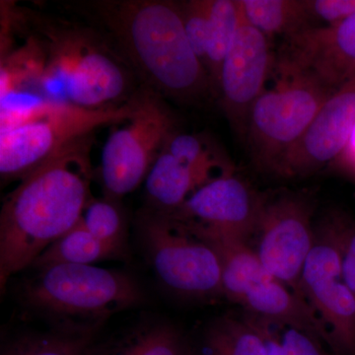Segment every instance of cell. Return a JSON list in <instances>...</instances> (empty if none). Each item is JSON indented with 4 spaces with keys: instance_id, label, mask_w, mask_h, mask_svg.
Segmentation results:
<instances>
[{
    "instance_id": "cell-21",
    "label": "cell",
    "mask_w": 355,
    "mask_h": 355,
    "mask_svg": "<svg viewBox=\"0 0 355 355\" xmlns=\"http://www.w3.org/2000/svg\"><path fill=\"white\" fill-rule=\"evenodd\" d=\"M248 22L266 38L291 36L305 28L311 18L307 0H239Z\"/></svg>"
},
{
    "instance_id": "cell-14",
    "label": "cell",
    "mask_w": 355,
    "mask_h": 355,
    "mask_svg": "<svg viewBox=\"0 0 355 355\" xmlns=\"http://www.w3.org/2000/svg\"><path fill=\"white\" fill-rule=\"evenodd\" d=\"M241 305L254 316L306 331L329 345L326 328L310 303L275 277L252 287Z\"/></svg>"
},
{
    "instance_id": "cell-5",
    "label": "cell",
    "mask_w": 355,
    "mask_h": 355,
    "mask_svg": "<svg viewBox=\"0 0 355 355\" xmlns=\"http://www.w3.org/2000/svg\"><path fill=\"white\" fill-rule=\"evenodd\" d=\"M137 234L161 284L188 298L222 293L221 263L214 248L162 212L144 209L137 218Z\"/></svg>"
},
{
    "instance_id": "cell-9",
    "label": "cell",
    "mask_w": 355,
    "mask_h": 355,
    "mask_svg": "<svg viewBox=\"0 0 355 355\" xmlns=\"http://www.w3.org/2000/svg\"><path fill=\"white\" fill-rule=\"evenodd\" d=\"M312 216L311 202L297 195L263 200L254 233V251L266 270L299 295L301 273L314 240Z\"/></svg>"
},
{
    "instance_id": "cell-30",
    "label": "cell",
    "mask_w": 355,
    "mask_h": 355,
    "mask_svg": "<svg viewBox=\"0 0 355 355\" xmlns=\"http://www.w3.org/2000/svg\"><path fill=\"white\" fill-rule=\"evenodd\" d=\"M311 17L336 24L355 13V0H307Z\"/></svg>"
},
{
    "instance_id": "cell-12",
    "label": "cell",
    "mask_w": 355,
    "mask_h": 355,
    "mask_svg": "<svg viewBox=\"0 0 355 355\" xmlns=\"http://www.w3.org/2000/svg\"><path fill=\"white\" fill-rule=\"evenodd\" d=\"M270 67L268 38L248 22L240 6L239 24L222 65L217 95L236 132H247L250 112L265 91Z\"/></svg>"
},
{
    "instance_id": "cell-11",
    "label": "cell",
    "mask_w": 355,
    "mask_h": 355,
    "mask_svg": "<svg viewBox=\"0 0 355 355\" xmlns=\"http://www.w3.org/2000/svg\"><path fill=\"white\" fill-rule=\"evenodd\" d=\"M279 73H302L336 91L355 76V13L334 25L286 37Z\"/></svg>"
},
{
    "instance_id": "cell-19",
    "label": "cell",
    "mask_w": 355,
    "mask_h": 355,
    "mask_svg": "<svg viewBox=\"0 0 355 355\" xmlns=\"http://www.w3.org/2000/svg\"><path fill=\"white\" fill-rule=\"evenodd\" d=\"M100 329L55 326L44 333H25L2 345L0 355H89Z\"/></svg>"
},
{
    "instance_id": "cell-24",
    "label": "cell",
    "mask_w": 355,
    "mask_h": 355,
    "mask_svg": "<svg viewBox=\"0 0 355 355\" xmlns=\"http://www.w3.org/2000/svg\"><path fill=\"white\" fill-rule=\"evenodd\" d=\"M195 355H265L263 340L250 320L224 317L203 334Z\"/></svg>"
},
{
    "instance_id": "cell-25",
    "label": "cell",
    "mask_w": 355,
    "mask_h": 355,
    "mask_svg": "<svg viewBox=\"0 0 355 355\" xmlns=\"http://www.w3.org/2000/svg\"><path fill=\"white\" fill-rule=\"evenodd\" d=\"M96 239L110 248L119 259L128 254V224L118 200L109 197L91 198L80 219Z\"/></svg>"
},
{
    "instance_id": "cell-23",
    "label": "cell",
    "mask_w": 355,
    "mask_h": 355,
    "mask_svg": "<svg viewBox=\"0 0 355 355\" xmlns=\"http://www.w3.org/2000/svg\"><path fill=\"white\" fill-rule=\"evenodd\" d=\"M109 259L119 258L79 221L76 227L46 248L31 266L40 270L57 265H93Z\"/></svg>"
},
{
    "instance_id": "cell-26",
    "label": "cell",
    "mask_w": 355,
    "mask_h": 355,
    "mask_svg": "<svg viewBox=\"0 0 355 355\" xmlns=\"http://www.w3.org/2000/svg\"><path fill=\"white\" fill-rule=\"evenodd\" d=\"M163 151L171 154L184 164L211 173L217 177L233 171L231 165L219 153L216 147L212 146L207 139H202L200 135L177 130L168 139Z\"/></svg>"
},
{
    "instance_id": "cell-29",
    "label": "cell",
    "mask_w": 355,
    "mask_h": 355,
    "mask_svg": "<svg viewBox=\"0 0 355 355\" xmlns=\"http://www.w3.org/2000/svg\"><path fill=\"white\" fill-rule=\"evenodd\" d=\"M275 324L282 345L289 355H331L324 352L321 340L306 331L292 327Z\"/></svg>"
},
{
    "instance_id": "cell-13",
    "label": "cell",
    "mask_w": 355,
    "mask_h": 355,
    "mask_svg": "<svg viewBox=\"0 0 355 355\" xmlns=\"http://www.w3.org/2000/svg\"><path fill=\"white\" fill-rule=\"evenodd\" d=\"M355 128V76L324 103L309 127L282 158L277 173L305 176L321 169L349 147Z\"/></svg>"
},
{
    "instance_id": "cell-17",
    "label": "cell",
    "mask_w": 355,
    "mask_h": 355,
    "mask_svg": "<svg viewBox=\"0 0 355 355\" xmlns=\"http://www.w3.org/2000/svg\"><path fill=\"white\" fill-rule=\"evenodd\" d=\"M303 296L324 324L335 355H355V298L343 277L310 287Z\"/></svg>"
},
{
    "instance_id": "cell-22",
    "label": "cell",
    "mask_w": 355,
    "mask_h": 355,
    "mask_svg": "<svg viewBox=\"0 0 355 355\" xmlns=\"http://www.w3.org/2000/svg\"><path fill=\"white\" fill-rule=\"evenodd\" d=\"M240 19L239 0H209V40L205 70L212 94L218 95L222 65L234 41Z\"/></svg>"
},
{
    "instance_id": "cell-28",
    "label": "cell",
    "mask_w": 355,
    "mask_h": 355,
    "mask_svg": "<svg viewBox=\"0 0 355 355\" xmlns=\"http://www.w3.org/2000/svg\"><path fill=\"white\" fill-rule=\"evenodd\" d=\"M342 243L343 279L355 298V223L336 212Z\"/></svg>"
},
{
    "instance_id": "cell-8",
    "label": "cell",
    "mask_w": 355,
    "mask_h": 355,
    "mask_svg": "<svg viewBox=\"0 0 355 355\" xmlns=\"http://www.w3.org/2000/svg\"><path fill=\"white\" fill-rule=\"evenodd\" d=\"M279 74L277 86L252 107L246 132L256 160L275 172L335 92L306 74Z\"/></svg>"
},
{
    "instance_id": "cell-2",
    "label": "cell",
    "mask_w": 355,
    "mask_h": 355,
    "mask_svg": "<svg viewBox=\"0 0 355 355\" xmlns=\"http://www.w3.org/2000/svg\"><path fill=\"white\" fill-rule=\"evenodd\" d=\"M80 6L140 86L182 103L212 94L209 74L187 39L178 2L97 0Z\"/></svg>"
},
{
    "instance_id": "cell-10",
    "label": "cell",
    "mask_w": 355,
    "mask_h": 355,
    "mask_svg": "<svg viewBox=\"0 0 355 355\" xmlns=\"http://www.w3.org/2000/svg\"><path fill=\"white\" fill-rule=\"evenodd\" d=\"M263 200L234 172L205 184L167 216L196 234H211L248 241L256 233Z\"/></svg>"
},
{
    "instance_id": "cell-1",
    "label": "cell",
    "mask_w": 355,
    "mask_h": 355,
    "mask_svg": "<svg viewBox=\"0 0 355 355\" xmlns=\"http://www.w3.org/2000/svg\"><path fill=\"white\" fill-rule=\"evenodd\" d=\"M92 135H86L23 178L0 212V291L76 227L89 200Z\"/></svg>"
},
{
    "instance_id": "cell-6",
    "label": "cell",
    "mask_w": 355,
    "mask_h": 355,
    "mask_svg": "<svg viewBox=\"0 0 355 355\" xmlns=\"http://www.w3.org/2000/svg\"><path fill=\"white\" fill-rule=\"evenodd\" d=\"M139 90L130 101L106 109L60 104L38 120L0 135V174L4 182L22 180L72 142L96 128L132 118Z\"/></svg>"
},
{
    "instance_id": "cell-32",
    "label": "cell",
    "mask_w": 355,
    "mask_h": 355,
    "mask_svg": "<svg viewBox=\"0 0 355 355\" xmlns=\"http://www.w3.org/2000/svg\"><path fill=\"white\" fill-rule=\"evenodd\" d=\"M349 147L350 148V151H352V153L354 154V155H352V158H354L355 160V128L354 133H352V139H350Z\"/></svg>"
},
{
    "instance_id": "cell-7",
    "label": "cell",
    "mask_w": 355,
    "mask_h": 355,
    "mask_svg": "<svg viewBox=\"0 0 355 355\" xmlns=\"http://www.w3.org/2000/svg\"><path fill=\"white\" fill-rule=\"evenodd\" d=\"M176 127L162 96L139 86L137 111L123 127L114 128L103 147L100 173L105 197L119 200L144 183Z\"/></svg>"
},
{
    "instance_id": "cell-16",
    "label": "cell",
    "mask_w": 355,
    "mask_h": 355,
    "mask_svg": "<svg viewBox=\"0 0 355 355\" xmlns=\"http://www.w3.org/2000/svg\"><path fill=\"white\" fill-rule=\"evenodd\" d=\"M216 178L211 173L184 164L163 151L144 181L146 209L162 214L174 211Z\"/></svg>"
},
{
    "instance_id": "cell-3",
    "label": "cell",
    "mask_w": 355,
    "mask_h": 355,
    "mask_svg": "<svg viewBox=\"0 0 355 355\" xmlns=\"http://www.w3.org/2000/svg\"><path fill=\"white\" fill-rule=\"evenodd\" d=\"M14 22L44 44L43 90L51 102L113 108L130 101L139 90L132 69L99 30L28 10H14Z\"/></svg>"
},
{
    "instance_id": "cell-27",
    "label": "cell",
    "mask_w": 355,
    "mask_h": 355,
    "mask_svg": "<svg viewBox=\"0 0 355 355\" xmlns=\"http://www.w3.org/2000/svg\"><path fill=\"white\" fill-rule=\"evenodd\" d=\"M191 50L205 69L209 40V0L178 2Z\"/></svg>"
},
{
    "instance_id": "cell-4",
    "label": "cell",
    "mask_w": 355,
    "mask_h": 355,
    "mask_svg": "<svg viewBox=\"0 0 355 355\" xmlns=\"http://www.w3.org/2000/svg\"><path fill=\"white\" fill-rule=\"evenodd\" d=\"M23 303L57 321L55 326L100 329L116 313L146 300L132 275L93 265H57L37 270L21 287Z\"/></svg>"
},
{
    "instance_id": "cell-18",
    "label": "cell",
    "mask_w": 355,
    "mask_h": 355,
    "mask_svg": "<svg viewBox=\"0 0 355 355\" xmlns=\"http://www.w3.org/2000/svg\"><path fill=\"white\" fill-rule=\"evenodd\" d=\"M196 235L216 250L221 263L222 294L238 304L241 305L252 287L273 277L248 241L220 235Z\"/></svg>"
},
{
    "instance_id": "cell-31",
    "label": "cell",
    "mask_w": 355,
    "mask_h": 355,
    "mask_svg": "<svg viewBox=\"0 0 355 355\" xmlns=\"http://www.w3.org/2000/svg\"><path fill=\"white\" fill-rule=\"evenodd\" d=\"M248 319L260 334L265 355H289L287 354L286 347L282 345L279 331H277V326L275 324L261 319L260 317L254 316V315Z\"/></svg>"
},
{
    "instance_id": "cell-20",
    "label": "cell",
    "mask_w": 355,
    "mask_h": 355,
    "mask_svg": "<svg viewBox=\"0 0 355 355\" xmlns=\"http://www.w3.org/2000/svg\"><path fill=\"white\" fill-rule=\"evenodd\" d=\"M342 277V243L336 212L314 227V240L301 273L299 291L303 296L310 287Z\"/></svg>"
},
{
    "instance_id": "cell-15",
    "label": "cell",
    "mask_w": 355,
    "mask_h": 355,
    "mask_svg": "<svg viewBox=\"0 0 355 355\" xmlns=\"http://www.w3.org/2000/svg\"><path fill=\"white\" fill-rule=\"evenodd\" d=\"M89 355H195V347L174 324L144 320L95 342Z\"/></svg>"
}]
</instances>
